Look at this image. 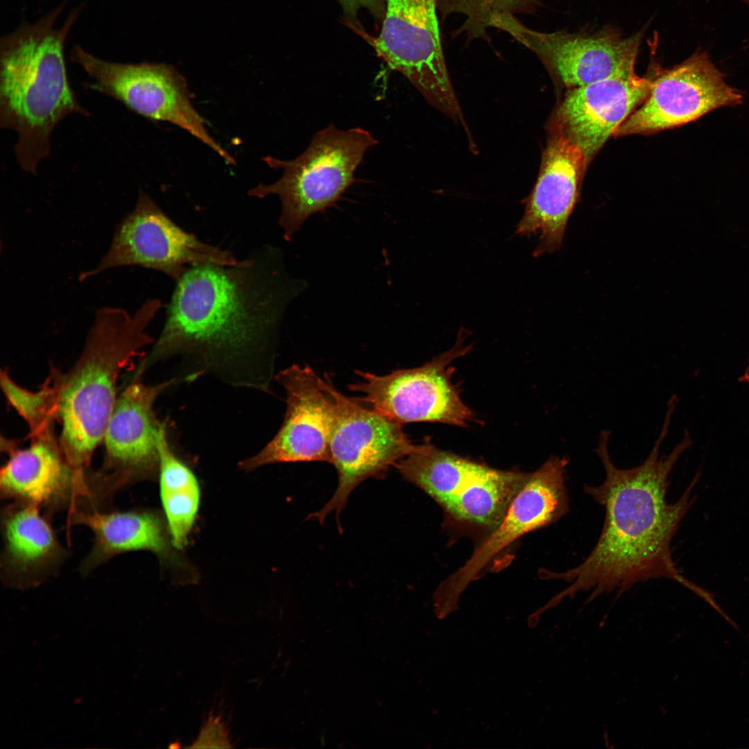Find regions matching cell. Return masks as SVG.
Instances as JSON below:
<instances>
[{
  "mask_svg": "<svg viewBox=\"0 0 749 749\" xmlns=\"http://www.w3.org/2000/svg\"><path fill=\"white\" fill-rule=\"evenodd\" d=\"M297 285L277 249L268 246L234 266H191L177 282L163 329L135 374L182 355L194 364L191 379L211 374L268 391L277 328Z\"/></svg>",
  "mask_w": 749,
  "mask_h": 749,
  "instance_id": "cell-1",
  "label": "cell"
},
{
  "mask_svg": "<svg viewBox=\"0 0 749 749\" xmlns=\"http://www.w3.org/2000/svg\"><path fill=\"white\" fill-rule=\"evenodd\" d=\"M675 406L667 404L664 422L651 453L639 465L620 469L608 451L610 431L602 430L595 452L605 472L597 486L585 485L584 491L605 509L599 540L588 556L578 566L561 572L543 570L542 577L565 581L568 587L551 604L581 591H591L587 601L604 592L617 589L621 594L635 583L666 578L689 589L708 603L713 596L686 579L672 558L671 544L679 524L694 499L691 492L700 477L697 472L675 503L666 500L669 477L692 440L688 430L665 456L660 449L666 438Z\"/></svg>",
  "mask_w": 749,
  "mask_h": 749,
  "instance_id": "cell-2",
  "label": "cell"
},
{
  "mask_svg": "<svg viewBox=\"0 0 749 749\" xmlns=\"http://www.w3.org/2000/svg\"><path fill=\"white\" fill-rule=\"evenodd\" d=\"M62 9V5L33 24H24L1 42L0 126L17 132V162L33 175L49 155L56 126L71 114L89 115L70 86L64 58L78 10L56 28Z\"/></svg>",
  "mask_w": 749,
  "mask_h": 749,
  "instance_id": "cell-3",
  "label": "cell"
},
{
  "mask_svg": "<svg viewBox=\"0 0 749 749\" xmlns=\"http://www.w3.org/2000/svg\"><path fill=\"white\" fill-rule=\"evenodd\" d=\"M161 307L159 299H150L133 315L119 307L101 308L74 366L67 372L51 367L58 390L59 442L75 470H89L119 396L121 372L153 342L146 329Z\"/></svg>",
  "mask_w": 749,
  "mask_h": 749,
  "instance_id": "cell-4",
  "label": "cell"
},
{
  "mask_svg": "<svg viewBox=\"0 0 749 749\" xmlns=\"http://www.w3.org/2000/svg\"><path fill=\"white\" fill-rule=\"evenodd\" d=\"M377 144L363 128L344 130L329 125L316 133L307 149L293 160L263 157L270 167L282 169L283 174L272 184H259L248 195L279 197L282 210L278 223L284 239L291 241L309 217L341 198L356 182L354 173L365 153Z\"/></svg>",
  "mask_w": 749,
  "mask_h": 749,
  "instance_id": "cell-5",
  "label": "cell"
},
{
  "mask_svg": "<svg viewBox=\"0 0 749 749\" xmlns=\"http://www.w3.org/2000/svg\"><path fill=\"white\" fill-rule=\"evenodd\" d=\"M330 411L329 451L338 485L325 506L307 519L322 524L339 516L352 491L370 478L383 479L391 467L422 445H415L402 424L361 405L338 390L327 375L322 379Z\"/></svg>",
  "mask_w": 749,
  "mask_h": 749,
  "instance_id": "cell-6",
  "label": "cell"
},
{
  "mask_svg": "<svg viewBox=\"0 0 749 749\" xmlns=\"http://www.w3.org/2000/svg\"><path fill=\"white\" fill-rule=\"evenodd\" d=\"M463 328L455 345L425 364L377 375L356 371L360 379L349 385L361 394L359 401L401 424L439 422L467 427L475 415L452 382V363L470 351L463 345Z\"/></svg>",
  "mask_w": 749,
  "mask_h": 749,
  "instance_id": "cell-7",
  "label": "cell"
},
{
  "mask_svg": "<svg viewBox=\"0 0 749 749\" xmlns=\"http://www.w3.org/2000/svg\"><path fill=\"white\" fill-rule=\"evenodd\" d=\"M71 60L92 78L91 89L123 103L153 121H166L187 131L218 154L227 164L234 158L209 134L205 121L192 105L184 79L162 63L124 64L98 58L80 46Z\"/></svg>",
  "mask_w": 749,
  "mask_h": 749,
  "instance_id": "cell-8",
  "label": "cell"
},
{
  "mask_svg": "<svg viewBox=\"0 0 749 749\" xmlns=\"http://www.w3.org/2000/svg\"><path fill=\"white\" fill-rule=\"evenodd\" d=\"M385 4L381 32L371 42L377 55L431 105L460 119L442 46L438 0H385Z\"/></svg>",
  "mask_w": 749,
  "mask_h": 749,
  "instance_id": "cell-9",
  "label": "cell"
},
{
  "mask_svg": "<svg viewBox=\"0 0 749 749\" xmlns=\"http://www.w3.org/2000/svg\"><path fill=\"white\" fill-rule=\"evenodd\" d=\"M230 251L204 243L177 225L144 191L133 210L117 225L111 246L83 280L120 266H139L164 273L176 282L191 266L215 264L234 266Z\"/></svg>",
  "mask_w": 749,
  "mask_h": 749,
  "instance_id": "cell-10",
  "label": "cell"
},
{
  "mask_svg": "<svg viewBox=\"0 0 749 749\" xmlns=\"http://www.w3.org/2000/svg\"><path fill=\"white\" fill-rule=\"evenodd\" d=\"M567 456H551L514 498L500 524L474 549L470 558L439 586V607L449 608L460 594L499 552L524 535L549 526L569 510L565 485Z\"/></svg>",
  "mask_w": 749,
  "mask_h": 749,
  "instance_id": "cell-11",
  "label": "cell"
},
{
  "mask_svg": "<svg viewBox=\"0 0 749 749\" xmlns=\"http://www.w3.org/2000/svg\"><path fill=\"white\" fill-rule=\"evenodd\" d=\"M742 100V94L725 83L709 57L698 51L653 78L647 98L614 136L652 134L679 127Z\"/></svg>",
  "mask_w": 749,
  "mask_h": 749,
  "instance_id": "cell-12",
  "label": "cell"
},
{
  "mask_svg": "<svg viewBox=\"0 0 749 749\" xmlns=\"http://www.w3.org/2000/svg\"><path fill=\"white\" fill-rule=\"evenodd\" d=\"M492 27L532 51L567 89L607 78L635 62L643 36L640 32L625 37L610 28L594 33L540 32L510 15L496 17Z\"/></svg>",
  "mask_w": 749,
  "mask_h": 749,
  "instance_id": "cell-13",
  "label": "cell"
},
{
  "mask_svg": "<svg viewBox=\"0 0 749 749\" xmlns=\"http://www.w3.org/2000/svg\"><path fill=\"white\" fill-rule=\"evenodd\" d=\"M5 449L9 457L0 472L2 499L35 505L48 515L66 509L100 508L93 472L75 470L57 436L31 439L24 449L6 443Z\"/></svg>",
  "mask_w": 749,
  "mask_h": 749,
  "instance_id": "cell-14",
  "label": "cell"
},
{
  "mask_svg": "<svg viewBox=\"0 0 749 749\" xmlns=\"http://www.w3.org/2000/svg\"><path fill=\"white\" fill-rule=\"evenodd\" d=\"M635 63L607 78L567 89L554 112L550 127L580 148L587 166L650 92L653 78L639 76Z\"/></svg>",
  "mask_w": 749,
  "mask_h": 749,
  "instance_id": "cell-15",
  "label": "cell"
},
{
  "mask_svg": "<svg viewBox=\"0 0 749 749\" xmlns=\"http://www.w3.org/2000/svg\"><path fill=\"white\" fill-rule=\"evenodd\" d=\"M176 380L150 386L141 377L132 378L118 396L105 432V460L99 471L114 491L159 470L157 438L162 422L153 405Z\"/></svg>",
  "mask_w": 749,
  "mask_h": 749,
  "instance_id": "cell-16",
  "label": "cell"
},
{
  "mask_svg": "<svg viewBox=\"0 0 749 749\" xmlns=\"http://www.w3.org/2000/svg\"><path fill=\"white\" fill-rule=\"evenodd\" d=\"M275 379L286 394V411L279 430L256 455L240 467L252 470L276 463H331L330 411L322 377L309 366L293 365Z\"/></svg>",
  "mask_w": 749,
  "mask_h": 749,
  "instance_id": "cell-17",
  "label": "cell"
},
{
  "mask_svg": "<svg viewBox=\"0 0 749 749\" xmlns=\"http://www.w3.org/2000/svg\"><path fill=\"white\" fill-rule=\"evenodd\" d=\"M587 167L580 148L550 127L540 173L525 200L524 212L515 232L520 236L540 234L533 257L551 254L561 248Z\"/></svg>",
  "mask_w": 749,
  "mask_h": 749,
  "instance_id": "cell-18",
  "label": "cell"
},
{
  "mask_svg": "<svg viewBox=\"0 0 749 749\" xmlns=\"http://www.w3.org/2000/svg\"><path fill=\"white\" fill-rule=\"evenodd\" d=\"M1 574L11 587L38 585L59 571L67 552L49 516L35 505L12 501L1 512Z\"/></svg>",
  "mask_w": 749,
  "mask_h": 749,
  "instance_id": "cell-19",
  "label": "cell"
},
{
  "mask_svg": "<svg viewBox=\"0 0 749 749\" xmlns=\"http://www.w3.org/2000/svg\"><path fill=\"white\" fill-rule=\"evenodd\" d=\"M69 522L85 526L94 535L92 548L80 565L83 574L121 553L148 550L161 556L167 550L163 523L150 511L76 509L69 513Z\"/></svg>",
  "mask_w": 749,
  "mask_h": 749,
  "instance_id": "cell-20",
  "label": "cell"
},
{
  "mask_svg": "<svg viewBox=\"0 0 749 749\" xmlns=\"http://www.w3.org/2000/svg\"><path fill=\"white\" fill-rule=\"evenodd\" d=\"M530 473L489 467L442 506L453 520L493 531L502 521Z\"/></svg>",
  "mask_w": 749,
  "mask_h": 749,
  "instance_id": "cell-21",
  "label": "cell"
},
{
  "mask_svg": "<svg viewBox=\"0 0 749 749\" xmlns=\"http://www.w3.org/2000/svg\"><path fill=\"white\" fill-rule=\"evenodd\" d=\"M403 479L442 507L489 466L423 444L395 465Z\"/></svg>",
  "mask_w": 749,
  "mask_h": 749,
  "instance_id": "cell-22",
  "label": "cell"
},
{
  "mask_svg": "<svg viewBox=\"0 0 749 749\" xmlns=\"http://www.w3.org/2000/svg\"><path fill=\"white\" fill-rule=\"evenodd\" d=\"M166 433L162 422L157 438L160 496L173 544L182 549L199 508L200 487L193 472L174 454Z\"/></svg>",
  "mask_w": 749,
  "mask_h": 749,
  "instance_id": "cell-23",
  "label": "cell"
},
{
  "mask_svg": "<svg viewBox=\"0 0 749 749\" xmlns=\"http://www.w3.org/2000/svg\"><path fill=\"white\" fill-rule=\"evenodd\" d=\"M0 381L8 403L27 423L31 439L56 436L58 390L51 371L37 391L19 385L6 370L1 371Z\"/></svg>",
  "mask_w": 749,
  "mask_h": 749,
  "instance_id": "cell-24",
  "label": "cell"
},
{
  "mask_svg": "<svg viewBox=\"0 0 749 749\" xmlns=\"http://www.w3.org/2000/svg\"><path fill=\"white\" fill-rule=\"evenodd\" d=\"M540 6V0H438V14L442 20L452 15L464 17L454 34L465 35L470 41L490 42L488 30L496 17L533 14Z\"/></svg>",
  "mask_w": 749,
  "mask_h": 749,
  "instance_id": "cell-25",
  "label": "cell"
},
{
  "mask_svg": "<svg viewBox=\"0 0 749 749\" xmlns=\"http://www.w3.org/2000/svg\"><path fill=\"white\" fill-rule=\"evenodd\" d=\"M345 17L348 22L360 28L357 13L361 8H365L380 22H382L386 11L385 0H338Z\"/></svg>",
  "mask_w": 749,
  "mask_h": 749,
  "instance_id": "cell-26",
  "label": "cell"
},
{
  "mask_svg": "<svg viewBox=\"0 0 749 749\" xmlns=\"http://www.w3.org/2000/svg\"><path fill=\"white\" fill-rule=\"evenodd\" d=\"M227 733L220 718L209 717L200 732L195 748H230Z\"/></svg>",
  "mask_w": 749,
  "mask_h": 749,
  "instance_id": "cell-27",
  "label": "cell"
},
{
  "mask_svg": "<svg viewBox=\"0 0 749 749\" xmlns=\"http://www.w3.org/2000/svg\"><path fill=\"white\" fill-rule=\"evenodd\" d=\"M739 381L740 382L745 383L749 385V360L744 371L739 377Z\"/></svg>",
  "mask_w": 749,
  "mask_h": 749,
  "instance_id": "cell-28",
  "label": "cell"
},
{
  "mask_svg": "<svg viewBox=\"0 0 749 749\" xmlns=\"http://www.w3.org/2000/svg\"><path fill=\"white\" fill-rule=\"evenodd\" d=\"M749 1V0H748Z\"/></svg>",
  "mask_w": 749,
  "mask_h": 749,
  "instance_id": "cell-29",
  "label": "cell"
}]
</instances>
